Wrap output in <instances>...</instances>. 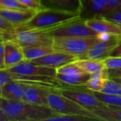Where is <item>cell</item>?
Wrapping results in <instances>:
<instances>
[{
	"label": "cell",
	"mask_w": 121,
	"mask_h": 121,
	"mask_svg": "<svg viewBox=\"0 0 121 121\" xmlns=\"http://www.w3.org/2000/svg\"><path fill=\"white\" fill-rule=\"evenodd\" d=\"M110 56H118V57H121V38H120V40H119L118 43V45L113 50V51L111 52Z\"/></svg>",
	"instance_id": "34"
},
{
	"label": "cell",
	"mask_w": 121,
	"mask_h": 121,
	"mask_svg": "<svg viewBox=\"0 0 121 121\" xmlns=\"http://www.w3.org/2000/svg\"><path fill=\"white\" fill-rule=\"evenodd\" d=\"M110 79H111L112 80H113V81H115V82H116L121 84V78H120V77H112Z\"/></svg>",
	"instance_id": "38"
},
{
	"label": "cell",
	"mask_w": 121,
	"mask_h": 121,
	"mask_svg": "<svg viewBox=\"0 0 121 121\" xmlns=\"http://www.w3.org/2000/svg\"><path fill=\"white\" fill-rule=\"evenodd\" d=\"M106 69H117L121 67V57L109 56L103 60Z\"/></svg>",
	"instance_id": "28"
},
{
	"label": "cell",
	"mask_w": 121,
	"mask_h": 121,
	"mask_svg": "<svg viewBox=\"0 0 121 121\" xmlns=\"http://www.w3.org/2000/svg\"><path fill=\"white\" fill-rule=\"evenodd\" d=\"M109 78L112 77H120L121 78V67L117 69H107Z\"/></svg>",
	"instance_id": "33"
},
{
	"label": "cell",
	"mask_w": 121,
	"mask_h": 121,
	"mask_svg": "<svg viewBox=\"0 0 121 121\" xmlns=\"http://www.w3.org/2000/svg\"><path fill=\"white\" fill-rule=\"evenodd\" d=\"M42 3L44 7L57 9L79 14L82 8L81 0H42Z\"/></svg>",
	"instance_id": "16"
},
{
	"label": "cell",
	"mask_w": 121,
	"mask_h": 121,
	"mask_svg": "<svg viewBox=\"0 0 121 121\" xmlns=\"http://www.w3.org/2000/svg\"><path fill=\"white\" fill-rule=\"evenodd\" d=\"M2 68H6V67L4 66V58L1 56H0V69H2Z\"/></svg>",
	"instance_id": "37"
},
{
	"label": "cell",
	"mask_w": 121,
	"mask_h": 121,
	"mask_svg": "<svg viewBox=\"0 0 121 121\" xmlns=\"http://www.w3.org/2000/svg\"><path fill=\"white\" fill-rule=\"evenodd\" d=\"M102 18L111 21L121 28V8L106 13Z\"/></svg>",
	"instance_id": "30"
},
{
	"label": "cell",
	"mask_w": 121,
	"mask_h": 121,
	"mask_svg": "<svg viewBox=\"0 0 121 121\" xmlns=\"http://www.w3.org/2000/svg\"><path fill=\"white\" fill-rule=\"evenodd\" d=\"M109 79L107 69H104L103 71L91 74L89 79L83 86L91 91H101Z\"/></svg>",
	"instance_id": "18"
},
{
	"label": "cell",
	"mask_w": 121,
	"mask_h": 121,
	"mask_svg": "<svg viewBox=\"0 0 121 121\" xmlns=\"http://www.w3.org/2000/svg\"><path fill=\"white\" fill-rule=\"evenodd\" d=\"M4 40H0V56L4 58Z\"/></svg>",
	"instance_id": "35"
},
{
	"label": "cell",
	"mask_w": 121,
	"mask_h": 121,
	"mask_svg": "<svg viewBox=\"0 0 121 121\" xmlns=\"http://www.w3.org/2000/svg\"><path fill=\"white\" fill-rule=\"evenodd\" d=\"M91 91L99 100H100L101 102L104 103L105 104L108 106L111 105V106L121 107V96L120 95L106 94L101 91Z\"/></svg>",
	"instance_id": "22"
},
{
	"label": "cell",
	"mask_w": 121,
	"mask_h": 121,
	"mask_svg": "<svg viewBox=\"0 0 121 121\" xmlns=\"http://www.w3.org/2000/svg\"><path fill=\"white\" fill-rule=\"evenodd\" d=\"M0 9H16L21 10H30L25 6L21 4L18 0H0Z\"/></svg>",
	"instance_id": "27"
},
{
	"label": "cell",
	"mask_w": 121,
	"mask_h": 121,
	"mask_svg": "<svg viewBox=\"0 0 121 121\" xmlns=\"http://www.w3.org/2000/svg\"><path fill=\"white\" fill-rule=\"evenodd\" d=\"M24 60L22 48L20 45L12 40H4V62L6 68L11 67Z\"/></svg>",
	"instance_id": "12"
},
{
	"label": "cell",
	"mask_w": 121,
	"mask_h": 121,
	"mask_svg": "<svg viewBox=\"0 0 121 121\" xmlns=\"http://www.w3.org/2000/svg\"><path fill=\"white\" fill-rule=\"evenodd\" d=\"M97 35L93 37L53 38L52 48L55 50L67 52L79 59L84 58L91 47L98 40Z\"/></svg>",
	"instance_id": "3"
},
{
	"label": "cell",
	"mask_w": 121,
	"mask_h": 121,
	"mask_svg": "<svg viewBox=\"0 0 121 121\" xmlns=\"http://www.w3.org/2000/svg\"><path fill=\"white\" fill-rule=\"evenodd\" d=\"M36 11L16 9H0V16L16 28L28 22Z\"/></svg>",
	"instance_id": "13"
},
{
	"label": "cell",
	"mask_w": 121,
	"mask_h": 121,
	"mask_svg": "<svg viewBox=\"0 0 121 121\" xmlns=\"http://www.w3.org/2000/svg\"><path fill=\"white\" fill-rule=\"evenodd\" d=\"M77 59L79 58L67 52L54 50L40 58L32 60V62L38 65L57 69L65 65L76 61Z\"/></svg>",
	"instance_id": "9"
},
{
	"label": "cell",
	"mask_w": 121,
	"mask_h": 121,
	"mask_svg": "<svg viewBox=\"0 0 121 121\" xmlns=\"http://www.w3.org/2000/svg\"><path fill=\"white\" fill-rule=\"evenodd\" d=\"M84 72L76 63V62H72L65 65L60 68L57 69V73L64 74H78Z\"/></svg>",
	"instance_id": "25"
},
{
	"label": "cell",
	"mask_w": 121,
	"mask_h": 121,
	"mask_svg": "<svg viewBox=\"0 0 121 121\" xmlns=\"http://www.w3.org/2000/svg\"><path fill=\"white\" fill-rule=\"evenodd\" d=\"M48 105L55 113L69 115H79L99 121L91 112L84 108L70 99L62 95L55 89H52L48 97Z\"/></svg>",
	"instance_id": "5"
},
{
	"label": "cell",
	"mask_w": 121,
	"mask_h": 121,
	"mask_svg": "<svg viewBox=\"0 0 121 121\" xmlns=\"http://www.w3.org/2000/svg\"><path fill=\"white\" fill-rule=\"evenodd\" d=\"M98 40L91 47L84 58L103 61L109 57L113 50L118 45L121 35L99 33Z\"/></svg>",
	"instance_id": "8"
},
{
	"label": "cell",
	"mask_w": 121,
	"mask_h": 121,
	"mask_svg": "<svg viewBox=\"0 0 121 121\" xmlns=\"http://www.w3.org/2000/svg\"><path fill=\"white\" fill-rule=\"evenodd\" d=\"M0 121H9L8 118H6V116H5V114L1 111V108H0Z\"/></svg>",
	"instance_id": "36"
},
{
	"label": "cell",
	"mask_w": 121,
	"mask_h": 121,
	"mask_svg": "<svg viewBox=\"0 0 121 121\" xmlns=\"http://www.w3.org/2000/svg\"><path fill=\"white\" fill-rule=\"evenodd\" d=\"M24 58L26 60H34L54 51L52 47L48 46H30L22 48Z\"/></svg>",
	"instance_id": "21"
},
{
	"label": "cell",
	"mask_w": 121,
	"mask_h": 121,
	"mask_svg": "<svg viewBox=\"0 0 121 121\" xmlns=\"http://www.w3.org/2000/svg\"><path fill=\"white\" fill-rule=\"evenodd\" d=\"M87 26L99 33L121 35V28L114 23L104 18H96L86 20Z\"/></svg>",
	"instance_id": "15"
},
{
	"label": "cell",
	"mask_w": 121,
	"mask_h": 121,
	"mask_svg": "<svg viewBox=\"0 0 121 121\" xmlns=\"http://www.w3.org/2000/svg\"><path fill=\"white\" fill-rule=\"evenodd\" d=\"M75 62L84 72L91 74L106 69L104 62L101 60L89 58H80L77 59Z\"/></svg>",
	"instance_id": "20"
},
{
	"label": "cell",
	"mask_w": 121,
	"mask_h": 121,
	"mask_svg": "<svg viewBox=\"0 0 121 121\" xmlns=\"http://www.w3.org/2000/svg\"><path fill=\"white\" fill-rule=\"evenodd\" d=\"M92 114L99 121H121V107L109 105L107 108L95 111Z\"/></svg>",
	"instance_id": "19"
},
{
	"label": "cell",
	"mask_w": 121,
	"mask_h": 121,
	"mask_svg": "<svg viewBox=\"0 0 121 121\" xmlns=\"http://www.w3.org/2000/svg\"><path fill=\"white\" fill-rule=\"evenodd\" d=\"M12 80H13L12 74L10 72L8 68L0 69V96L1 90L3 86Z\"/></svg>",
	"instance_id": "31"
},
{
	"label": "cell",
	"mask_w": 121,
	"mask_h": 121,
	"mask_svg": "<svg viewBox=\"0 0 121 121\" xmlns=\"http://www.w3.org/2000/svg\"><path fill=\"white\" fill-rule=\"evenodd\" d=\"M79 17V13L44 7L37 11L28 22L17 28L48 30Z\"/></svg>",
	"instance_id": "2"
},
{
	"label": "cell",
	"mask_w": 121,
	"mask_h": 121,
	"mask_svg": "<svg viewBox=\"0 0 121 121\" xmlns=\"http://www.w3.org/2000/svg\"><path fill=\"white\" fill-rule=\"evenodd\" d=\"M21 48L30 46L52 47L53 38L43 30L16 28L11 39Z\"/></svg>",
	"instance_id": "7"
},
{
	"label": "cell",
	"mask_w": 121,
	"mask_h": 121,
	"mask_svg": "<svg viewBox=\"0 0 121 121\" xmlns=\"http://www.w3.org/2000/svg\"><path fill=\"white\" fill-rule=\"evenodd\" d=\"M106 1L108 9V13L121 8V0H106Z\"/></svg>",
	"instance_id": "32"
},
{
	"label": "cell",
	"mask_w": 121,
	"mask_h": 121,
	"mask_svg": "<svg viewBox=\"0 0 121 121\" xmlns=\"http://www.w3.org/2000/svg\"><path fill=\"white\" fill-rule=\"evenodd\" d=\"M0 108L9 121H48L55 113L48 105H35L0 97Z\"/></svg>",
	"instance_id": "1"
},
{
	"label": "cell",
	"mask_w": 121,
	"mask_h": 121,
	"mask_svg": "<svg viewBox=\"0 0 121 121\" xmlns=\"http://www.w3.org/2000/svg\"><path fill=\"white\" fill-rule=\"evenodd\" d=\"M101 92L121 96V84L109 79L105 87L101 90Z\"/></svg>",
	"instance_id": "26"
},
{
	"label": "cell",
	"mask_w": 121,
	"mask_h": 121,
	"mask_svg": "<svg viewBox=\"0 0 121 121\" xmlns=\"http://www.w3.org/2000/svg\"><path fill=\"white\" fill-rule=\"evenodd\" d=\"M54 89L57 88L38 84H27L23 101L35 105H48V95Z\"/></svg>",
	"instance_id": "11"
},
{
	"label": "cell",
	"mask_w": 121,
	"mask_h": 121,
	"mask_svg": "<svg viewBox=\"0 0 121 121\" xmlns=\"http://www.w3.org/2000/svg\"><path fill=\"white\" fill-rule=\"evenodd\" d=\"M94 121L91 118L79 116V115H69L55 113L53 116L50 118L48 121Z\"/></svg>",
	"instance_id": "24"
},
{
	"label": "cell",
	"mask_w": 121,
	"mask_h": 121,
	"mask_svg": "<svg viewBox=\"0 0 121 121\" xmlns=\"http://www.w3.org/2000/svg\"><path fill=\"white\" fill-rule=\"evenodd\" d=\"M82 8L79 18L89 20L96 18H102L108 13L106 0H81Z\"/></svg>",
	"instance_id": "10"
},
{
	"label": "cell",
	"mask_w": 121,
	"mask_h": 121,
	"mask_svg": "<svg viewBox=\"0 0 121 121\" xmlns=\"http://www.w3.org/2000/svg\"><path fill=\"white\" fill-rule=\"evenodd\" d=\"M21 4L27 7L28 9L37 11L43 8L44 6L42 3V0H18Z\"/></svg>",
	"instance_id": "29"
},
{
	"label": "cell",
	"mask_w": 121,
	"mask_h": 121,
	"mask_svg": "<svg viewBox=\"0 0 121 121\" xmlns=\"http://www.w3.org/2000/svg\"><path fill=\"white\" fill-rule=\"evenodd\" d=\"M27 84L16 79H13L3 86L0 97L12 101H21L23 99Z\"/></svg>",
	"instance_id": "14"
},
{
	"label": "cell",
	"mask_w": 121,
	"mask_h": 121,
	"mask_svg": "<svg viewBox=\"0 0 121 121\" xmlns=\"http://www.w3.org/2000/svg\"><path fill=\"white\" fill-rule=\"evenodd\" d=\"M62 95L75 101L92 113L98 110L106 109L108 105L99 100L92 91L84 86H71L66 85L65 87L55 89Z\"/></svg>",
	"instance_id": "4"
},
{
	"label": "cell",
	"mask_w": 121,
	"mask_h": 121,
	"mask_svg": "<svg viewBox=\"0 0 121 121\" xmlns=\"http://www.w3.org/2000/svg\"><path fill=\"white\" fill-rule=\"evenodd\" d=\"M91 74L82 72L78 74H64L57 73L55 78L60 83L71 86H83L89 79Z\"/></svg>",
	"instance_id": "17"
},
{
	"label": "cell",
	"mask_w": 121,
	"mask_h": 121,
	"mask_svg": "<svg viewBox=\"0 0 121 121\" xmlns=\"http://www.w3.org/2000/svg\"><path fill=\"white\" fill-rule=\"evenodd\" d=\"M52 38L57 37H93L98 33L90 28L86 20L77 18L48 30H43Z\"/></svg>",
	"instance_id": "6"
},
{
	"label": "cell",
	"mask_w": 121,
	"mask_h": 121,
	"mask_svg": "<svg viewBox=\"0 0 121 121\" xmlns=\"http://www.w3.org/2000/svg\"><path fill=\"white\" fill-rule=\"evenodd\" d=\"M0 40H1V38H0Z\"/></svg>",
	"instance_id": "39"
},
{
	"label": "cell",
	"mask_w": 121,
	"mask_h": 121,
	"mask_svg": "<svg viewBox=\"0 0 121 121\" xmlns=\"http://www.w3.org/2000/svg\"><path fill=\"white\" fill-rule=\"evenodd\" d=\"M16 27L0 16V38L2 40H11L16 30Z\"/></svg>",
	"instance_id": "23"
}]
</instances>
